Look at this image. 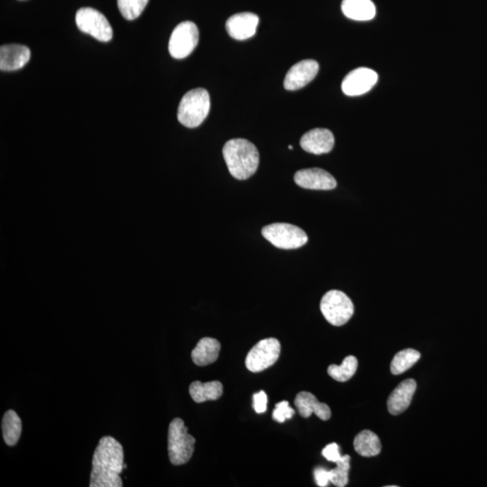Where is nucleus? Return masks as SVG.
Returning <instances> with one entry per match:
<instances>
[{
  "label": "nucleus",
  "mask_w": 487,
  "mask_h": 487,
  "mask_svg": "<svg viewBox=\"0 0 487 487\" xmlns=\"http://www.w3.org/2000/svg\"><path fill=\"white\" fill-rule=\"evenodd\" d=\"M321 311L328 323L340 327L353 316L354 304L343 292L332 290L322 297Z\"/></svg>",
  "instance_id": "39448f33"
},
{
  "label": "nucleus",
  "mask_w": 487,
  "mask_h": 487,
  "mask_svg": "<svg viewBox=\"0 0 487 487\" xmlns=\"http://www.w3.org/2000/svg\"><path fill=\"white\" fill-rule=\"evenodd\" d=\"M335 139L331 131L326 128H315L302 136L301 147L306 152L317 154H328L334 147Z\"/></svg>",
  "instance_id": "4468645a"
},
{
  "label": "nucleus",
  "mask_w": 487,
  "mask_h": 487,
  "mask_svg": "<svg viewBox=\"0 0 487 487\" xmlns=\"http://www.w3.org/2000/svg\"><path fill=\"white\" fill-rule=\"evenodd\" d=\"M124 464L121 444L110 436L101 437L92 459L90 486L121 487Z\"/></svg>",
  "instance_id": "f257e3e1"
},
{
  "label": "nucleus",
  "mask_w": 487,
  "mask_h": 487,
  "mask_svg": "<svg viewBox=\"0 0 487 487\" xmlns=\"http://www.w3.org/2000/svg\"><path fill=\"white\" fill-rule=\"evenodd\" d=\"M319 64L314 60H304L297 62L285 78L284 86L287 91H297L310 84L317 76Z\"/></svg>",
  "instance_id": "f8f14e48"
},
{
  "label": "nucleus",
  "mask_w": 487,
  "mask_h": 487,
  "mask_svg": "<svg viewBox=\"0 0 487 487\" xmlns=\"http://www.w3.org/2000/svg\"><path fill=\"white\" fill-rule=\"evenodd\" d=\"M341 9L348 18L355 21H371L377 13L372 0H343Z\"/></svg>",
  "instance_id": "a211bd4d"
},
{
  "label": "nucleus",
  "mask_w": 487,
  "mask_h": 487,
  "mask_svg": "<svg viewBox=\"0 0 487 487\" xmlns=\"http://www.w3.org/2000/svg\"><path fill=\"white\" fill-rule=\"evenodd\" d=\"M420 352L411 350V348L398 352L391 361V373L394 376H399V374L413 367L420 360Z\"/></svg>",
  "instance_id": "5701e85b"
},
{
  "label": "nucleus",
  "mask_w": 487,
  "mask_h": 487,
  "mask_svg": "<svg viewBox=\"0 0 487 487\" xmlns=\"http://www.w3.org/2000/svg\"><path fill=\"white\" fill-rule=\"evenodd\" d=\"M289 149H291V150H292V146H289Z\"/></svg>",
  "instance_id": "7c9ffc66"
},
{
  "label": "nucleus",
  "mask_w": 487,
  "mask_h": 487,
  "mask_svg": "<svg viewBox=\"0 0 487 487\" xmlns=\"http://www.w3.org/2000/svg\"><path fill=\"white\" fill-rule=\"evenodd\" d=\"M149 0H118V9L127 21H134L142 14Z\"/></svg>",
  "instance_id": "393cba45"
},
{
  "label": "nucleus",
  "mask_w": 487,
  "mask_h": 487,
  "mask_svg": "<svg viewBox=\"0 0 487 487\" xmlns=\"http://www.w3.org/2000/svg\"><path fill=\"white\" fill-rule=\"evenodd\" d=\"M350 457L348 455L342 456L337 464V467L330 470L331 483L335 486L344 487L348 483V472L350 469Z\"/></svg>",
  "instance_id": "a878e982"
},
{
  "label": "nucleus",
  "mask_w": 487,
  "mask_h": 487,
  "mask_svg": "<svg viewBox=\"0 0 487 487\" xmlns=\"http://www.w3.org/2000/svg\"><path fill=\"white\" fill-rule=\"evenodd\" d=\"M358 361L354 355H348L345 357L341 365H331L328 368V374L334 380L338 382H347L353 377L357 370Z\"/></svg>",
  "instance_id": "b1692460"
},
{
  "label": "nucleus",
  "mask_w": 487,
  "mask_h": 487,
  "mask_svg": "<svg viewBox=\"0 0 487 487\" xmlns=\"http://www.w3.org/2000/svg\"><path fill=\"white\" fill-rule=\"evenodd\" d=\"M220 348L222 345L215 338H202L192 352L194 364L199 367H205L214 363L219 358Z\"/></svg>",
  "instance_id": "6ab92c4d"
},
{
  "label": "nucleus",
  "mask_w": 487,
  "mask_h": 487,
  "mask_svg": "<svg viewBox=\"0 0 487 487\" xmlns=\"http://www.w3.org/2000/svg\"><path fill=\"white\" fill-rule=\"evenodd\" d=\"M281 344L275 338H265L248 352L246 357V367L252 373L268 369L278 360Z\"/></svg>",
  "instance_id": "6e6552de"
},
{
  "label": "nucleus",
  "mask_w": 487,
  "mask_h": 487,
  "mask_svg": "<svg viewBox=\"0 0 487 487\" xmlns=\"http://www.w3.org/2000/svg\"><path fill=\"white\" fill-rule=\"evenodd\" d=\"M223 156L230 174L238 180L254 176L259 166L258 148L242 138L228 141L223 147Z\"/></svg>",
  "instance_id": "f03ea898"
},
{
  "label": "nucleus",
  "mask_w": 487,
  "mask_h": 487,
  "mask_svg": "<svg viewBox=\"0 0 487 487\" xmlns=\"http://www.w3.org/2000/svg\"><path fill=\"white\" fill-rule=\"evenodd\" d=\"M268 396L265 391H260L253 396V407L258 413H264L268 409Z\"/></svg>",
  "instance_id": "cd10ccee"
},
{
  "label": "nucleus",
  "mask_w": 487,
  "mask_h": 487,
  "mask_svg": "<svg viewBox=\"0 0 487 487\" xmlns=\"http://www.w3.org/2000/svg\"><path fill=\"white\" fill-rule=\"evenodd\" d=\"M322 456L328 462L334 463L338 462L342 457L340 453V447L337 443H331L330 445L326 446L322 450Z\"/></svg>",
  "instance_id": "c85d7f7f"
},
{
  "label": "nucleus",
  "mask_w": 487,
  "mask_h": 487,
  "mask_svg": "<svg viewBox=\"0 0 487 487\" xmlns=\"http://www.w3.org/2000/svg\"><path fill=\"white\" fill-rule=\"evenodd\" d=\"M210 110L209 92L204 88H194L187 92L181 101L178 108V120L184 127H197L208 117Z\"/></svg>",
  "instance_id": "7ed1b4c3"
},
{
  "label": "nucleus",
  "mask_w": 487,
  "mask_h": 487,
  "mask_svg": "<svg viewBox=\"0 0 487 487\" xmlns=\"http://www.w3.org/2000/svg\"><path fill=\"white\" fill-rule=\"evenodd\" d=\"M189 391L193 400L197 403H202L207 401L219 399L223 394V386L219 381L208 383L195 381L190 384Z\"/></svg>",
  "instance_id": "aec40b11"
},
{
  "label": "nucleus",
  "mask_w": 487,
  "mask_h": 487,
  "mask_svg": "<svg viewBox=\"0 0 487 487\" xmlns=\"http://www.w3.org/2000/svg\"><path fill=\"white\" fill-rule=\"evenodd\" d=\"M31 51L21 45H3L0 48V70L14 71L21 70L30 60Z\"/></svg>",
  "instance_id": "2eb2a0df"
},
{
  "label": "nucleus",
  "mask_w": 487,
  "mask_h": 487,
  "mask_svg": "<svg viewBox=\"0 0 487 487\" xmlns=\"http://www.w3.org/2000/svg\"><path fill=\"white\" fill-rule=\"evenodd\" d=\"M294 413V410L289 406L288 401H282L276 404L274 413H273V419L279 423H284L286 420L291 419Z\"/></svg>",
  "instance_id": "bb28decb"
},
{
  "label": "nucleus",
  "mask_w": 487,
  "mask_h": 487,
  "mask_svg": "<svg viewBox=\"0 0 487 487\" xmlns=\"http://www.w3.org/2000/svg\"><path fill=\"white\" fill-rule=\"evenodd\" d=\"M195 442V437L190 435L184 421L180 418L173 419L168 432V452L171 463L181 466L188 462L192 459Z\"/></svg>",
  "instance_id": "20e7f679"
},
{
  "label": "nucleus",
  "mask_w": 487,
  "mask_h": 487,
  "mask_svg": "<svg viewBox=\"0 0 487 487\" xmlns=\"http://www.w3.org/2000/svg\"><path fill=\"white\" fill-rule=\"evenodd\" d=\"M354 449L362 457H376L382 452V444L376 433L367 430L355 436Z\"/></svg>",
  "instance_id": "412c9836"
},
{
  "label": "nucleus",
  "mask_w": 487,
  "mask_h": 487,
  "mask_svg": "<svg viewBox=\"0 0 487 487\" xmlns=\"http://www.w3.org/2000/svg\"><path fill=\"white\" fill-rule=\"evenodd\" d=\"M294 182L302 188L309 190H330L337 186L335 178L320 168L298 171L294 176Z\"/></svg>",
  "instance_id": "9b49d317"
},
{
  "label": "nucleus",
  "mask_w": 487,
  "mask_h": 487,
  "mask_svg": "<svg viewBox=\"0 0 487 487\" xmlns=\"http://www.w3.org/2000/svg\"><path fill=\"white\" fill-rule=\"evenodd\" d=\"M199 38V29L193 22L181 23L174 28L170 38V55L179 60L188 57L198 45Z\"/></svg>",
  "instance_id": "1a4fd4ad"
},
{
  "label": "nucleus",
  "mask_w": 487,
  "mask_h": 487,
  "mask_svg": "<svg viewBox=\"0 0 487 487\" xmlns=\"http://www.w3.org/2000/svg\"><path fill=\"white\" fill-rule=\"evenodd\" d=\"M416 388V380L407 379L393 391L387 401L388 411L391 416H399L409 408Z\"/></svg>",
  "instance_id": "dca6fc26"
},
{
  "label": "nucleus",
  "mask_w": 487,
  "mask_h": 487,
  "mask_svg": "<svg viewBox=\"0 0 487 487\" xmlns=\"http://www.w3.org/2000/svg\"><path fill=\"white\" fill-rule=\"evenodd\" d=\"M3 437L8 446H15L22 432V421L15 411L9 410L3 416Z\"/></svg>",
  "instance_id": "4be33fe9"
},
{
  "label": "nucleus",
  "mask_w": 487,
  "mask_h": 487,
  "mask_svg": "<svg viewBox=\"0 0 487 487\" xmlns=\"http://www.w3.org/2000/svg\"><path fill=\"white\" fill-rule=\"evenodd\" d=\"M262 234L272 245L281 249H297L308 242L304 230L288 223L271 224L262 229Z\"/></svg>",
  "instance_id": "423d86ee"
},
{
  "label": "nucleus",
  "mask_w": 487,
  "mask_h": 487,
  "mask_svg": "<svg viewBox=\"0 0 487 487\" xmlns=\"http://www.w3.org/2000/svg\"><path fill=\"white\" fill-rule=\"evenodd\" d=\"M314 476L316 483L319 486H327L328 483L331 482L330 470H326L322 467H318L314 470Z\"/></svg>",
  "instance_id": "c756f323"
},
{
  "label": "nucleus",
  "mask_w": 487,
  "mask_h": 487,
  "mask_svg": "<svg viewBox=\"0 0 487 487\" xmlns=\"http://www.w3.org/2000/svg\"><path fill=\"white\" fill-rule=\"evenodd\" d=\"M378 75L369 68L355 69L342 81V91L348 96H360L369 91L377 84Z\"/></svg>",
  "instance_id": "9d476101"
},
{
  "label": "nucleus",
  "mask_w": 487,
  "mask_h": 487,
  "mask_svg": "<svg viewBox=\"0 0 487 487\" xmlns=\"http://www.w3.org/2000/svg\"><path fill=\"white\" fill-rule=\"evenodd\" d=\"M294 404L299 416L309 418L314 413L322 420H328L331 417V410L328 404L320 403L314 394L309 391H301L296 396Z\"/></svg>",
  "instance_id": "f3484780"
},
{
  "label": "nucleus",
  "mask_w": 487,
  "mask_h": 487,
  "mask_svg": "<svg viewBox=\"0 0 487 487\" xmlns=\"http://www.w3.org/2000/svg\"><path fill=\"white\" fill-rule=\"evenodd\" d=\"M78 28L98 41L110 42L113 38V29L110 22L100 11L91 8L79 9L75 16Z\"/></svg>",
  "instance_id": "0eeeda50"
},
{
  "label": "nucleus",
  "mask_w": 487,
  "mask_h": 487,
  "mask_svg": "<svg viewBox=\"0 0 487 487\" xmlns=\"http://www.w3.org/2000/svg\"><path fill=\"white\" fill-rule=\"evenodd\" d=\"M259 18L250 12L239 13L228 19L226 23L227 31L236 40H246L256 35Z\"/></svg>",
  "instance_id": "ddd939ff"
}]
</instances>
